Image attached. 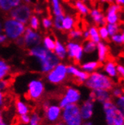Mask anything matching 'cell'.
<instances>
[{
	"instance_id": "277c9868",
	"label": "cell",
	"mask_w": 124,
	"mask_h": 125,
	"mask_svg": "<svg viewBox=\"0 0 124 125\" xmlns=\"http://www.w3.org/2000/svg\"><path fill=\"white\" fill-rule=\"evenodd\" d=\"M26 25L11 17L5 18L2 24V31L11 41H16L22 37L26 29Z\"/></svg>"
},
{
	"instance_id": "4fadbf2b",
	"label": "cell",
	"mask_w": 124,
	"mask_h": 125,
	"mask_svg": "<svg viewBox=\"0 0 124 125\" xmlns=\"http://www.w3.org/2000/svg\"><path fill=\"white\" fill-rule=\"evenodd\" d=\"M68 75L72 78L77 84H85L89 78V74L84 71L81 66H78L75 63L68 65Z\"/></svg>"
},
{
	"instance_id": "ac0fdd59",
	"label": "cell",
	"mask_w": 124,
	"mask_h": 125,
	"mask_svg": "<svg viewBox=\"0 0 124 125\" xmlns=\"http://www.w3.org/2000/svg\"><path fill=\"white\" fill-rule=\"evenodd\" d=\"M102 71L113 80L119 77L117 72V63L112 60H108L102 66Z\"/></svg>"
},
{
	"instance_id": "ba28073f",
	"label": "cell",
	"mask_w": 124,
	"mask_h": 125,
	"mask_svg": "<svg viewBox=\"0 0 124 125\" xmlns=\"http://www.w3.org/2000/svg\"><path fill=\"white\" fill-rule=\"evenodd\" d=\"M82 94L78 88L74 86H68L65 88L63 95L59 98L58 104L62 109L74 104H79L81 102Z\"/></svg>"
},
{
	"instance_id": "4dcf8cb0",
	"label": "cell",
	"mask_w": 124,
	"mask_h": 125,
	"mask_svg": "<svg viewBox=\"0 0 124 125\" xmlns=\"http://www.w3.org/2000/svg\"><path fill=\"white\" fill-rule=\"evenodd\" d=\"M65 14H61L58 16H54L53 21H54V28L59 32L63 31V19H64Z\"/></svg>"
},
{
	"instance_id": "3957f363",
	"label": "cell",
	"mask_w": 124,
	"mask_h": 125,
	"mask_svg": "<svg viewBox=\"0 0 124 125\" xmlns=\"http://www.w3.org/2000/svg\"><path fill=\"white\" fill-rule=\"evenodd\" d=\"M102 110L107 125H123V113L118 109L114 101L110 100L102 104Z\"/></svg>"
},
{
	"instance_id": "f546056e",
	"label": "cell",
	"mask_w": 124,
	"mask_h": 125,
	"mask_svg": "<svg viewBox=\"0 0 124 125\" xmlns=\"http://www.w3.org/2000/svg\"><path fill=\"white\" fill-rule=\"evenodd\" d=\"M41 45L49 51H54L56 46V39L50 36V35H48V36L43 38Z\"/></svg>"
},
{
	"instance_id": "91938a15",
	"label": "cell",
	"mask_w": 124,
	"mask_h": 125,
	"mask_svg": "<svg viewBox=\"0 0 124 125\" xmlns=\"http://www.w3.org/2000/svg\"><path fill=\"white\" fill-rule=\"evenodd\" d=\"M123 125H124V124H123Z\"/></svg>"
},
{
	"instance_id": "30bf717a",
	"label": "cell",
	"mask_w": 124,
	"mask_h": 125,
	"mask_svg": "<svg viewBox=\"0 0 124 125\" xmlns=\"http://www.w3.org/2000/svg\"><path fill=\"white\" fill-rule=\"evenodd\" d=\"M8 14V17H11L25 25L28 24L32 14V8L30 5L22 3L19 6L12 9Z\"/></svg>"
},
{
	"instance_id": "ee69618b",
	"label": "cell",
	"mask_w": 124,
	"mask_h": 125,
	"mask_svg": "<svg viewBox=\"0 0 124 125\" xmlns=\"http://www.w3.org/2000/svg\"><path fill=\"white\" fill-rule=\"evenodd\" d=\"M14 42H15V44L18 47H25V42H24V39H23V36L18 38Z\"/></svg>"
},
{
	"instance_id": "681fc988",
	"label": "cell",
	"mask_w": 124,
	"mask_h": 125,
	"mask_svg": "<svg viewBox=\"0 0 124 125\" xmlns=\"http://www.w3.org/2000/svg\"><path fill=\"white\" fill-rule=\"evenodd\" d=\"M0 125H11V124L8 123L2 117V115H1V117H0Z\"/></svg>"
},
{
	"instance_id": "bcb514c9",
	"label": "cell",
	"mask_w": 124,
	"mask_h": 125,
	"mask_svg": "<svg viewBox=\"0 0 124 125\" xmlns=\"http://www.w3.org/2000/svg\"><path fill=\"white\" fill-rule=\"evenodd\" d=\"M83 39L84 40L90 39V32L88 30V29L83 31Z\"/></svg>"
},
{
	"instance_id": "d6986e66",
	"label": "cell",
	"mask_w": 124,
	"mask_h": 125,
	"mask_svg": "<svg viewBox=\"0 0 124 125\" xmlns=\"http://www.w3.org/2000/svg\"><path fill=\"white\" fill-rule=\"evenodd\" d=\"M97 60L101 64H103L108 60L109 55V48L105 42L102 41L97 44Z\"/></svg>"
},
{
	"instance_id": "f6af8a7d",
	"label": "cell",
	"mask_w": 124,
	"mask_h": 125,
	"mask_svg": "<svg viewBox=\"0 0 124 125\" xmlns=\"http://www.w3.org/2000/svg\"><path fill=\"white\" fill-rule=\"evenodd\" d=\"M8 40H9V39H8V36L4 32H2L1 34H0V43H1L2 44L6 43Z\"/></svg>"
},
{
	"instance_id": "9a60e30c",
	"label": "cell",
	"mask_w": 124,
	"mask_h": 125,
	"mask_svg": "<svg viewBox=\"0 0 124 125\" xmlns=\"http://www.w3.org/2000/svg\"><path fill=\"white\" fill-rule=\"evenodd\" d=\"M122 7L116 3L109 5L105 11L106 21L108 23H118L120 21V13Z\"/></svg>"
},
{
	"instance_id": "603a6c76",
	"label": "cell",
	"mask_w": 124,
	"mask_h": 125,
	"mask_svg": "<svg viewBox=\"0 0 124 125\" xmlns=\"http://www.w3.org/2000/svg\"><path fill=\"white\" fill-rule=\"evenodd\" d=\"M80 66L86 73L90 75L95 71H98L101 66V63L98 60H90L81 62Z\"/></svg>"
},
{
	"instance_id": "836d02e7",
	"label": "cell",
	"mask_w": 124,
	"mask_h": 125,
	"mask_svg": "<svg viewBox=\"0 0 124 125\" xmlns=\"http://www.w3.org/2000/svg\"><path fill=\"white\" fill-rule=\"evenodd\" d=\"M31 119L29 125H42L43 118L38 112H33L30 114Z\"/></svg>"
},
{
	"instance_id": "f35d334b",
	"label": "cell",
	"mask_w": 124,
	"mask_h": 125,
	"mask_svg": "<svg viewBox=\"0 0 124 125\" xmlns=\"http://www.w3.org/2000/svg\"><path fill=\"white\" fill-rule=\"evenodd\" d=\"M110 39L112 43H114V44H117V45H121V44H123V36H122L121 32L114 35L113 36H111L110 38Z\"/></svg>"
},
{
	"instance_id": "c3c4849f",
	"label": "cell",
	"mask_w": 124,
	"mask_h": 125,
	"mask_svg": "<svg viewBox=\"0 0 124 125\" xmlns=\"http://www.w3.org/2000/svg\"><path fill=\"white\" fill-rule=\"evenodd\" d=\"M99 2L102 4H108L111 5L114 3V0H99Z\"/></svg>"
},
{
	"instance_id": "ffe728a7",
	"label": "cell",
	"mask_w": 124,
	"mask_h": 125,
	"mask_svg": "<svg viewBox=\"0 0 124 125\" xmlns=\"http://www.w3.org/2000/svg\"><path fill=\"white\" fill-rule=\"evenodd\" d=\"M14 108H15V112L18 116L30 114L31 112L30 105L28 104V103H26L22 99H18L15 101Z\"/></svg>"
},
{
	"instance_id": "8fae6325",
	"label": "cell",
	"mask_w": 124,
	"mask_h": 125,
	"mask_svg": "<svg viewBox=\"0 0 124 125\" xmlns=\"http://www.w3.org/2000/svg\"><path fill=\"white\" fill-rule=\"evenodd\" d=\"M42 111L43 118L45 120L48 124L52 125L61 121L63 109L61 108L58 103H55L51 102V103L46 108L43 109Z\"/></svg>"
},
{
	"instance_id": "8992f818",
	"label": "cell",
	"mask_w": 124,
	"mask_h": 125,
	"mask_svg": "<svg viewBox=\"0 0 124 125\" xmlns=\"http://www.w3.org/2000/svg\"><path fill=\"white\" fill-rule=\"evenodd\" d=\"M61 121L66 125H82L84 119L79 104H74L63 109Z\"/></svg>"
},
{
	"instance_id": "816d5d0a",
	"label": "cell",
	"mask_w": 124,
	"mask_h": 125,
	"mask_svg": "<svg viewBox=\"0 0 124 125\" xmlns=\"http://www.w3.org/2000/svg\"><path fill=\"white\" fill-rule=\"evenodd\" d=\"M82 125H94V124L90 120H88V121H84Z\"/></svg>"
},
{
	"instance_id": "f5cc1de1",
	"label": "cell",
	"mask_w": 124,
	"mask_h": 125,
	"mask_svg": "<svg viewBox=\"0 0 124 125\" xmlns=\"http://www.w3.org/2000/svg\"><path fill=\"white\" fill-rule=\"evenodd\" d=\"M23 3L24 4H27V5H30L32 3V0H22Z\"/></svg>"
},
{
	"instance_id": "1f68e13d",
	"label": "cell",
	"mask_w": 124,
	"mask_h": 125,
	"mask_svg": "<svg viewBox=\"0 0 124 125\" xmlns=\"http://www.w3.org/2000/svg\"><path fill=\"white\" fill-rule=\"evenodd\" d=\"M28 25H29V27H30L31 29L38 31L39 30V28H40V26H41L38 16L33 14L31 16L30 19L29 21Z\"/></svg>"
},
{
	"instance_id": "db71d44e",
	"label": "cell",
	"mask_w": 124,
	"mask_h": 125,
	"mask_svg": "<svg viewBox=\"0 0 124 125\" xmlns=\"http://www.w3.org/2000/svg\"><path fill=\"white\" fill-rule=\"evenodd\" d=\"M121 34L123 36V44H124V27L121 29Z\"/></svg>"
},
{
	"instance_id": "7402d4cb",
	"label": "cell",
	"mask_w": 124,
	"mask_h": 125,
	"mask_svg": "<svg viewBox=\"0 0 124 125\" xmlns=\"http://www.w3.org/2000/svg\"><path fill=\"white\" fill-rule=\"evenodd\" d=\"M22 3V0H0V8L2 11L8 14Z\"/></svg>"
},
{
	"instance_id": "6f0895ef",
	"label": "cell",
	"mask_w": 124,
	"mask_h": 125,
	"mask_svg": "<svg viewBox=\"0 0 124 125\" xmlns=\"http://www.w3.org/2000/svg\"><path fill=\"white\" fill-rule=\"evenodd\" d=\"M123 85H124V79H123Z\"/></svg>"
},
{
	"instance_id": "b9f144b4",
	"label": "cell",
	"mask_w": 124,
	"mask_h": 125,
	"mask_svg": "<svg viewBox=\"0 0 124 125\" xmlns=\"http://www.w3.org/2000/svg\"><path fill=\"white\" fill-rule=\"evenodd\" d=\"M9 80L8 78L6 79H2L0 81V91L1 92H5L7 89L9 87Z\"/></svg>"
},
{
	"instance_id": "f1b7e54d",
	"label": "cell",
	"mask_w": 124,
	"mask_h": 125,
	"mask_svg": "<svg viewBox=\"0 0 124 125\" xmlns=\"http://www.w3.org/2000/svg\"><path fill=\"white\" fill-rule=\"evenodd\" d=\"M83 47L85 54L86 55L93 54L97 51V44L90 39L85 40V42L83 43Z\"/></svg>"
},
{
	"instance_id": "f907efd6",
	"label": "cell",
	"mask_w": 124,
	"mask_h": 125,
	"mask_svg": "<svg viewBox=\"0 0 124 125\" xmlns=\"http://www.w3.org/2000/svg\"><path fill=\"white\" fill-rule=\"evenodd\" d=\"M114 3H116L121 7H124V0H114Z\"/></svg>"
},
{
	"instance_id": "74e56055",
	"label": "cell",
	"mask_w": 124,
	"mask_h": 125,
	"mask_svg": "<svg viewBox=\"0 0 124 125\" xmlns=\"http://www.w3.org/2000/svg\"><path fill=\"white\" fill-rule=\"evenodd\" d=\"M99 32L102 41L105 42L110 39V35L106 26H102L99 27Z\"/></svg>"
},
{
	"instance_id": "7bdbcfd3",
	"label": "cell",
	"mask_w": 124,
	"mask_h": 125,
	"mask_svg": "<svg viewBox=\"0 0 124 125\" xmlns=\"http://www.w3.org/2000/svg\"><path fill=\"white\" fill-rule=\"evenodd\" d=\"M117 72H118V75L120 78L123 80L124 79V65L118 63L117 64Z\"/></svg>"
},
{
	"instance_id": "7dc6e473",
	"label": "cell",
	"mask_w": 124,
	"mask_h": 125,
	"mask_svg": "<svg viewBox=\"0 0 124 125\" xmlns=\"http://www.w3.org/2000/svg\"><path fill=\"white\" fill-rule=\"evenodd\" d=\"M5 95L2 92H1L0 93V105H1V107H3V105H5Z\"/></svg>"
},
{
	"instance_id": "11a10c76",
	"label": "cell",
	"mask_w": 124,
	"mask_h": 125,
	"mask_svg": "<svg viewBox=\"0 0 124 125\" xmlns=\"http://www.w3.org/2000/svg\"><path fill=\"white\" fill-rule=\"evenodd\" d=\"M52 125H66L63 121H59L58 123H57V124H52Z\"/></svg>"
},
{
	"instance_id": "7a4b0ae2",
	"label": "cell",
	"mask_w": 124,
	"mask_h": 125,
	"mask_svg": "<svg viewBox=\"0 0 124 125\" xmlns=\"http://www.w3.org/2000/svg\"><path fill=\"white\" fill-rule=\"evenodd\" d=\"M84 85L90 91H111L115 84L114 80L106 75L103 71L98 70L89 75V78L86 80Z\"/></svg>"
},
{
	"instance_id": "52a82bcc",
	"label": "cell",
	"mask_w": 124,
	"mask_h": 125,
	"mask_svg": "<svg viewBox=\"0 0 124 125\" xmlns=\"http://www.w3.org/2000/svg\"><path fill=\"white\" fill-rule=\"evenodd\" d=\"M68 65L60 62L50 72L45 75L47 82L53 85H59L63 84L68 77Z\"/></svg>"
},
{
	"instance_id": "e0dca14e",
	"label": "cell",
	"mask_w": 124,
	"mask_h": 125,
	"mask_svg": "<svg viewBox=\"0 0 124 125\" xmlns=\"http://www.w3.org/2000/svg\"><path fill=\"white\" fill-rule=\"evenodd\" d=\"M89 15L93 25L97 26L98 27L102 26H106L108 23L106 21L105 14H104L102 11L98 8H93L90 10Z\"/></svg>"
},
{
	"instance_id": "7c38bea8",
	"label": "cell",
	"mask_w": 124,
	"mask_h": 125,
	"mask_svg": "<svg viewBox=\"0 0 124 125\" xmlns=\"http://www.w3.org/2000/svg\"><path fill=\"white\" fill-rule=\"evenodd\" d=\"M25 42V47L28 49L40 45L42 43L43 38L37 30H34L27 26L23 35Z\"/></svg>"
},
{
	"instance_id": "d590c367",
	"label": "cell",
	"mask_w": 124,
	"mask_h": 125,
	"mask_svg": "<svg viewBox=\"0 0 124 125\" xmlns=\"http://www.w3.org/2000/svg\"><path fill=\"white\" fill-rule=\"evenodd\" d=\"M106 26H107V29L108 30L110 38L113 36L114 35L119 33L120 31L121 30L120 26L119 25V23H107Z\"/></svg>"
},
{
	"instance_id": "8d00e7d4",
	"label": "cell",
	"mask_w": 124,
	"mask_h": 125,
	"mask_svg": "<svg viewBox=\"0 0 124 125\" xmlns=\"http://www.w3.org/2000/svg\"><path fill=\"white\" fill-rule=\"evenodd\" d=\"M41 24L42 27L46 30H50L54 27V21H53V19L49 17H43L41 21Z\"/></svg>"
},
{
	"instance_id": "9f6ffc18",
	"label": "cell",
	"mask_w": 124,
	"mask_h": 125,
	"mask_svg": "<svg viewBox=\"0 0 124 125\" xmlns=\"http://www.w3.org/2000/svg\"><path fill=\"white\" fill-rule=\"evenodd\" d=\"M82 1L86 3V2H90V1H91V0H82Z\"/></svg>"
},
{
	"instance_id": "60d3db41",
	"label": "cell",
	"mask_w": 124,
	"mask_h": 125,
	"mask_svg": "<svg viewBox=\"0 0 124 125\" xmlns=\"http://www.w3.org/2000/svg\"><path fill=\"white\" fill-rule=\"evenodd\" d=\"M30 119H31L30 114L23 115L19 116V121L21 124H23V125H29L30 122Z\"/></svg>"
},
{
	"instance_id": "484cf974",
	"label": "cell",
	"mask_w": 124,
	"mask_h": 125,
	"mask_svg": "<svg viewBox=\"0 0 124 125\" xmlns=\"http://www.w3.org/2000/svg\"><path fill=\"white\" fill-rule=\"evenodd\" d=\"M11 73V66L5 60H0V79H6Z\"/></svg>"
},
{
	"instance_id": "cb8c5ba5",
	"label": "cell",
	"mask_w": 124,
	"mask_h": 125,
	"mask_svg": "<svg viewBox=\"0 0 124 125\" xmlns=\"http://www.w3.org/2000/svg\"><path fill=\"white\" fill-rule=\"evenodd\" d=\"M75 25H76V21L75 17L71 14H65L63 19V31L68 32L69 31L72 30L75 28Z\"/></svg>"
},
{
	"instance_id": "ab89813d",
	"label": "cell",
	"mask_w": 124,
	"mask_h": 125,
	"mask_svg": "<svg viewBox=\"0 0 124 125\" xmlns=\"http://www.w3.org/2000/svg\"><path fill=\"white\" fill-rule=\"evenodd\" d=\"M114 101L115 104H116V105L118 107V109L123 113H124V94L120 97L117 98V99H114Z\"/></svg>"
},
{
	"instance_id": "2e32d148",
	"label": "cell",
	"mask_w": 124,
	"mask_h": 125,
	"mask_svg": "<svg viewBox=\"0 0 124 125\" xmlns=\"http://www.w3.org/2000/svg\"><path fill=\"white\" fill-rule=\"evenodd\" d=\"M80 109L84 121L90 120L94 114L95 102L86 98L80 104Z\"/></svg>"
},
{
	"instance_id": "d4e9b609",
	"label": "cell",
	"mask_w": 124,
	"mask_h": 125,
	"mask_svg": "<svg viewBox=\"0 0 124 125\" xmlns=\"http://www.w3.org/2000/svg\"><path fill=\"white\" fill-rule=\"evenodd\" d=\"M75 8L78 11V13L82 16H87L90 14V10L86 2H83L82 0H75Z\"/></svg>"
},
{
	"instance_id": "83f0119b",
	"label": "cell",
	"mask_w": 124,
	"mask_h": 125,
	"mask_svg": "<svg viewBox=\"0 0 124 125\" xmlns=\"http://www.w3.org/2000/svg\"><path fill=\"white\" fill-rule=\"evenodd\" d=\"M50 3L52 14L54 16H58L64 14L60 0H50Z\"/></svg>"
},
{
	"instance_id": "5b68a950",
	"label": "cell",
	"mask_w": 124,
	"mask_h": 125,
	"mask_svg": "<svg viewBox=\"0 0 124 125\" xmlns=\"http://www.w3.org/2000/svg\"><path fill=\"white\" fill-rule=\"evenodd\" d=\"M45 83L41 78H33L30 79L26 85V97L31 101H40L45 94Z\"/></svg>"
},
{
	"instance_id": "d6a6232c",
	"label": "cell",
	"mask_w": 124,
	"mask_h": 125,
	"mask_svg": "<svg viewBox=\"0 0 124 125\" xmlns=\"http://www.w3.org/2000/svg\"><path fill=\"white\" fill-rule=\"evenodd\" d=\"M68 37L70 39V40L80 41L83 39V31L81 30L75 28L68 32Z\"/></svg>"
},
{
	"instance_id": "9c48e42d",
	"label": "cell",
	"mask_w": 124,
	"mask_h": 125,
	"mask_svg": "<svg viewBox=\"0 0 124 125\" xmlns=\"http://www.w3.org/2000/svg\"><path fill=\"white\" fill-rule=\"evenodd\" d=\"M66 44L68 52V58L73 61L75 64L81 63L85 55L83 43L80 41L70 40L67 42Z\"/></svg>"
},
{
	"instance_id": "5bb4252c",
	"label": "cell",
	"mask_w": 124,
	"mask_h": 125,
	"mask_svg": "<svg viewBox=\"0 0 124 125\" xmlns=\"http://www.w3.org/2000/svg\"><path fill=\"white\" fill-rule=\"evenodd\" d=\"M87 98L94 101L95 103L97 102V103H99L102 104L108 102V101L112 100V99H113L111 91H107V90L90 91Z\"/></svg>"
},
{
	"instance_id": "44dd1931",
	"label": "cell",
	"mask_w": 124,
	"mask_h": 125,
	"mask_svg": "<svg viewBox=\"0 0 124 125\" xmlns=\"http://www.w3.org/2000/svg\"><path fill=\"white\" fill-rule=\"evenodd\" d=\"M54 52L61 61L65 60L68 57L66 44L59 39H56V46Z\"/></svg>"
},
{
	"instance_id": "4316f807",
	"label": "cell",
	"mask_w": 124,
	"mask_h": 125,
	"mask_svg": "<svg viewBox=\"0 0 124 125\" xmlns=\"http://www.w3.org/2000/svg\"><path fill=\"white\" fill-rule=\"evenodd\" d=\"M88 30L90 32V39L95 43L98 44L102 42L100 38L99 32V27L95 25H91L88 27Z\"/></svg>"
},
{
	"instance_id": "6da1fadb",
	"label": "cell",
	"mask_w": 124,
	"mask_h": 125,
	"mask_svg": "<svg viewBox=\"0 0 124 125\" xmlns=\"http://www.w3.org/2000/svg\"><path fill=\"white\" fill-rule=\"evenodd\" d=\"M28 55L34 60L37 70L44 75L48 74L61 62L54 51L46 49L41 44L29 49Z\"/></svg>"
},
{
	"instance_id": "e575fe53",
	"label": "cell",
	"mask_w": 124,
	"mask_h": 125,
	"mask_svg": "<svg viewBox=\"0 0 124 125\" xmlns=\"http://www.w3.org/2000/svg\"><path fill=\"white\" fill-rule=\"evenodd\" d=\"M111 95L113 99H117V98L120 97V96H122L124 94V87L122 85H117L115 84L114 86V87L111 89Z\"/></svg>"
},
{
	"instance_id": "680465c9",
	"label": "cell",
	"mask_w": 124,
	"mask_h": 125,
	"mask_svg": "<svg viewBox=\"0 0 124 125\" xmlns=\"http://www.w3.org/2000/svg\"><path fill=\"white\" fill-rule=\"evenodd\" d=\"M123 117H124V113H123Z\"/></svg>"
}]
</instances>
